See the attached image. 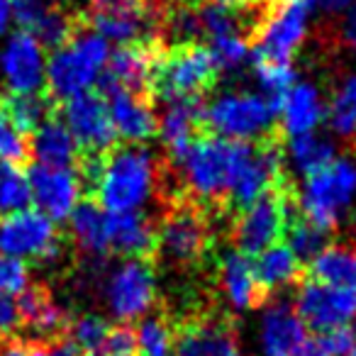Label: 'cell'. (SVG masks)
Returning a JSON list of instances; mask_svg holds the SVG:
<instances>
[{
  "label": "cell",
  "mask_w": 356,
  "mask_h": 356,
  "mask_svg": "<svg viewBox=\"0 0 356 356\" xmlns=\"http://www.w3.org/2000/svg\"><path fill=\"white\" fill-rule=\"evenodd\" d=\"M100 95L108 103V113L118 137L129 144H144L159 132V118L154 113V98L142 93H132L124 88L100 86Z\"/></svg>",
  "instance_id": "18"
},
{
  "label": "cell",
  "mask_w": 356,
  "mask_h": 356,
  "mask_svg": "<svg viewBox=\"0 0 356 356\" xmlns=\"http://www.w3.org/2000/svg\"><path fill=\"white\" fill-rule=\"evenodd\" d=\"M278 118H281L278 129L288 137L315 132L317 124L325 118V100H322L320 90L312 83L293 86L278 108Z\"/></svg>",
  "instance_id": "26"
},
{
  "label": "cell",
  "mask_w": 356,
  "mask_h": 356,
  "mask_svg": "<svg viewBox=\"0 0 356 356\" xmlns=\"http://www.w3.org/2000/svg\"><path fill=\"white\" fill-rule=\"evenodd\" d=\"M346 356H356V346H354V349H351V351H349V354H346Z\"/></svg>",
  "instance_id": "53"
},
{
  "label": "cell",
  "mask_w": 356,
  "mask_h": 356,
  "mask_svg": "<svg viewBox=\"0 0 356 356\" xmlns=\"http://www.w3.org/2000/svg\"><path fill=\"white\" fill-rule=\"evenodd\" d=\"M110 56V44L105 37L90 27H76L71 40L51 51L44 69L47 93L61 103L79 93L90 90V86L100 79Z\"/></svg>",
  "instance_id": "4"
},
{
  "label": "cell",
  "mask_w": 356,
  "mask_h": 356,
  "mask_svg": "<svg viewBox=\"0 0 356 356\" xmlns=\"http://www.w3.org/2000/svg\"><path fill=\"white\" fill-rule=\"evenodd\" d=\"M0 113L6 115L8 122L20 134H32L56 115V100L44 88L32 90V93L8 90L0 95Z\"/></svg>",
  "instance_id": "28"
},
{
  "label": "cell",
  "mask_w": 356,
  "mask_h": 356,
  "mask_svg": "<svg viewBox=\"0 0 356 356\" xmlns=\"http://www.w3.org/2000/svg\"><path fill=\"white\" fill-rule=\"evenodd\" d=\"M298 213V198L291 178L273 186L264 195H259L252 205L234 213L232 222V244L234 252L244 257H257L271 244L281 242L291 218Z\"/></svg>",
  "instance_id": "6"
},
{
  "label": "cell",
  "mask_w": 356,
  "mask_h": 356,
  "mask_svg": "<svg viewBox=\"0 0 356 356\" xmlns=\"http://www.w3.org/2000/svg\"><path fill=\"white\" fill-rule=\"evenodd\" d=\"M264 356H298L307 346V327L291 302H271L261 317Z\"/></svg>",
  "instance_id": "21"
},
{
  "label": "cell",
  "mask_w": 356,
  "mask_h": 356,
  "mask_svg": "<svg viewBox=\"0 0 356 356\" xmlns=\"http://www.w3.org/2000/svg\"><path fill=\"white\" fill-rule=\"evenodd\" d=\"M61 118L81 154H105L118 144V132L108 113V103L100 93L86 90L74 98L61 100Z\"/></svg>",
  "instance_id": "14"
},
{
  "label": "cell",
  "mask_w": 356,
  "mask_h": 356,
  "mask_svg": "<svg viewBox=\"0 0 356 356\" xmlns=\"http://www.w3.org/2000/svg\"><path fill=\"white\" fill-rule=\"evenodd\" d=\"M278 115L264 95L229 90L215 100H203V129L234 142H259L278 134Z\"/></svg>",
  "instance_id": "8"
},
{
  "label": "cell",
  "mask_w": 356,
  "mask_h": 356,
  "mask_svg": "<svg viewBox=\"0 0 356 356\" xmlns=\"http://www.w3.org/2000/svg\"><path fill=\"white\" fill-rule=\"evenodd\" d=\"M203 132V98L198 100H173L159 118V137L173 161L184 156L198 134Z\"/></svg>",
  "instance_id": "24"
},
{
  "label": "cell",
  "mask_w": 356,
  "mask_h": 356,
  "mask_svg": "<svg viewBox=\"0 0 356 356\" xmlns=\"http://www.w3.org/2000/svg\"><path fill=\"white\" fill-rule=\"evenodd\" d=\"M213 210L191 195L181 193L163 203V215L156 225V252L163 266L188 271L208 259L213 244Z\"/></svg>",
  "instance_id": "3"
},
{
  "label": "cell",
  "mask_w": 356,
  "mask_h": 356,
  "mask_svg": "<svg viewBox=\"0 0 356 356\" xmlns=\"http://www.w3.org/2000/svg\"><path fill=\"white\" fill-rule=\"evenodd\" d=\"M210 51L220 71H237L252 54V42L247 35H225L210 40Z\"/></svg>",
  "instance_id": "40"
},
{
  "label": "cell",
  "mask_w": 356,
  "mask_h": 356,
  "mask_svg": "<svg viewBox=\"0 0 356 356\" xmlns=\"http://www.w3.org/2000/svg\"><path fill=\"white\" fill-rule=\"evenodd\" d=\"M166 10L156 0H88L86 27L118 44L156 42Z\"/></svg>",
  "instance_id": "9"
},
{
  "label": "cell",
  "mask_w": 356,
  "mask_h": 356,
  "mask_svg": "<svg viewBox=\"0 0 356 356\" xmlns=\"http://www.w3.org/2000/svg\"><path fill=\"white\" fill-rule=\"evenodd\" d=\"M108 249L127 259H152L156 252V222L144 213H108Z\"/></svg>",
  "instance_id": "22"
},
{
  "label": "cell",
  "mask_w": 356,
  "mask_h": 356,
  "mask_svg": "<svg viewBox=\"0 0 356 356\" xmlns=\"http://www.w3.org/2000/svg\"><path fill=\"white\" fill-rule=\"evenodd\" d=\"M330 129L344 142H356V74H349L332 90L330 103L325 108Z\"/></svg>",
  "instance_id": "31"
},
{
  "label": "cell",
  "mask_w": 356,
  "mask_h": 356,
  "mask_svg": "<svg viewBox=\"0 0 356 356\" xmlns=\"http://www.w3.org/2000/svg\"><path fill=\"white\" fill-rule=\"evenodd\" d=\"M44 354V341L25 339V337H10L0 341V356H42Z\"/></svg>",
  "instance_id": "47"
},
{
  "label": "cell",
  "mask_w": 356,
  "mask_h": 356,
  "mask_svg": "<svg viewBox=\"0 0 356 356\" xmlns=\"http://www.w3.org/2000/svg\"><path fill=\"white\" fill-rule=\"evenodd\" d=\"M76 20L69 15L66 10H61V8L51 6L49 13L44 15V20L37 25V30L32 32V35L37 37V42H40L44 49H59L61 44H66V42L71 40V35L76 32Z\"/></svg>",
  "instance_id": "39"
},
{
  "label": "cell",
  "mask_w": 356,
  "mask_h": 356,
  "mask_svg": "<svg viewBox=\"0 0 356 356\" xmlns=\"http://www.w3.org/2000/svg\"><path fill=\"white\" fill-rule=\"evenodd\" d=\"M307 37V8L300 3H278L257 17L252 30V59L293 61Z\"/></svg>",
  "instance_id": "11"
},
{
  "label": "cell",
  "mask_w": 356,
  "mask_h": 356,
  "mask_svg": "<svg viewBox=\"0 0 356 356\" xmlns=\"http://www.w3.org/2000/svg\"><path fill=\"white\" fill-rule=\"evenodd\" d=\"M178 356H242L237 327L210 310L191 312L176 325Z\"/></svg>",
  "instance_id": "15"
},
{
  "label": "cell",
  "mask_w": 356,
  "mask_h": 356,
  "mask_svg": "<svg viewBox=\"0 0 356 356\" xmlns=\"http://www.w3.org/2000/svg\"><path fill=\"white\" fill-rule=\"evenodd\" d=\"M71 237L81 254L100 259L110 254L108 249V210H103L93 198H86L69 215Z\"/></svg>",
  "instance_id": "27"
},
{
  "label": "cell",
  "mask_w": 356,
  "mask_h": 356,
  "mask_svg": "<svg viewBox=\"0 0 356 356\" xmlns=\"http://www.w3.org/2000/svg\"><path fill=\"white\" fill-rule=\"evenodd\" d=\"M307 278L327 286H354L356 283V247L327 244L310 261Z\"/></svg>",
  "instance_id": "30"
},
{
  "label": "cell",
  "mask_w": 356,
  "mask_h": 356,
  "mask_svg": "<svg viewBox=\"0 0 356 356\" xmlns=\"http://www.w3.org/2000/svg\"><path fill=\"white\" fill-rule=\"evenodd\" d=\"M249 147L252 142H234L218 134L200 132L184 156L176 161L181 163L176 168H181L184 193L203 203L208 210L227 213L229 191L244 156L249 154Z\"/></svg>",
  "instance_id": "2"
},
{
  "label": "cell",
  "mask_w": 356,
  "mask_h": 356,
  "mask_svg": "<svg viewBox=\"0 0 356 356\" xmlns=\"http://www.w3.org/2000/svg\"><path fill=\"white\" fill-rule=\"evenodd\" d=\"M105 302L115 320H142L156 305V278L149 259H127L105 283Z\"/></svg>",
  "instance_id": "12"
},
{
  "label": "cell",
  "mask_w": 356,
  "mask_h": 356,
  "mask_svg": "<svg viewBox=\"0 0 356 356\" xmlns=\"http://www.w3.org/2000/svg\"><path fill=\"white\" fill-rule=\"evenodd\" d=\"M110 327L113 325L98 315H79L76 320H69L66 337L79 346L83 356H98L110 334Z\"/></svg>",
  "instance_id": "38"
},
{
  "label": "cell",
  "mask_w": 356,
  "mask_h": 356,
  "mask_svg": "<svg viewBox=\"0 0 356 356\" xmlns=\"http://www.w3.org/2000/svg\"><path fill=\"white\" fill-rule=\"evenodd\" d=\"M254 61V74H257L259 86L264 88V98L273 105L278 115L283 98H286L288 90L296 86V66L293 61L283 59H252Z\"/></svg>",
  "instance_id": "33"
},
{
  "label": "cell",
  "mask_w": 356,
  "mask_h": 356,
  "mask_svg": "<svg viewBox=\"0 0 356 356\" xmlns=\"http://www.w3.org/2000/svg\"><path fill=\"white\" fill-rule=\"evenodd\" d=\"M0 69L6 83L17 93H32L44 88V47L35 35L17 30L0 51Z\"/></svg>",
  "instance_id": "19"
},
{
  "label": "cell",
  "mask_w": 356,
  "mask_h": 356,
  "mask_svg": "<svg viewBox=\"0 0 356 356\" xmlns=\"http://www.w3.org/2000/svg\"><path fill=\"white\" fill-rule=\"evenodd\" d=\"M22 315V327H30L32 339L40 341H51L59 339L66 334V327H69V317L61 310L59 305L51 298V291L44 283H32L25 291L20 293V300H17Z\"/></svg>",
  "instance_id": "23"
},
{
  "label": "cell",
  "mask_w": 356,
  "mask_h": 356,
  "mask_svg": "<svg viewBox=\"0 0 356 356\" xmlns=\"http://www.w3.org/2000/svg\"><path fill=\"white\" fill-rule=\"evenodd\" d=\"M30 181L20 163L0 159V218L25 210L30 205Z\"/></svg>",
  "instance_id": "36"
},
{
  "label": "cell",
  "mask_w": 356,
  "mask_h": 356,
  "mask_svg": "<svg viewBox=\"0 0 356 356\" xmlns=\"http://www.w3.org/2000/svg\"><path fill=\"white\" fill-rule=\"evenodd\" d=\"M0 254L44 266L59 264L64 257V237L49 215L25 208L0 218Z\"/></svg>",
  "instance_id": "10"
},
{
  "label": "cell",
  "mask_w": 356,
  "mask_h": 356,
  "mask_svg": "<svg viewBox=\"0 0 356 356\" xmlns=\"http://www.w3.org/2000/svg\"><path fill=\"white\" fill-rule=\"evenodd\" d=\"M195 13H198L200 32L208 35L210 40H215V37H225V35H247V32H244L247 30V25L242 22L239 10H234V8L220 6V3L210 0V3H203Z\"/></svg>",
  "instance_id": "37"
},
{
  "label": "cell",
  "mask_w": 356,
  "mask_h": 356,
  "mask_svg": "<svg viewBox=\"0 0 356 356\" xmlns=\"http://www.w3.org/2000/svg\"><path fill=\"white\" fill-rule=\"evenodd\" d=\"M298 356H327V354H325V349L317 344V341H307V346Z\"/></svg>",
  "instance_id": "50"
},
{
  "label": "cell",
  "mask_w": 356,
  "mask_h": 356,
  "mask_svg": "<svg viewBox=\"0 0 356 356\" xmlns=\"http://www.w3.org/2000/svg\"><path fill=\"white\" fill-rule=\"evenodd\" d=\"M351 147H354V149H356V142H354V144H351Z\"/></svg>",
  "instance_id": "54"
},
{
  "label": "cell",
  "mask_w": 356,
  "mask_h": 356,
  "mask_svg": "<svg viewBox=\"0 0 356 356\" xmlns=\"http://www.w3.org/2000/svg\"><path fill=\"white\" fill-rule=\"evenodd\" d=\"M317 344L325 349L327 356H346L356 346V330L351 325H341L320 334Z\"/></svg>",
  "instance_id": "45"
},
{
  "label": "cell",
  "mask_w": 356,
  "mask_h": 356,
  "mask_svg": "<svg viewBox=\"0 0 356 356\" xmlns=\"http://www.w3.org/2000/svg\"><path fill=\"white\" fill-rule=\"evenodd\" d=\"M218 283L225 293V300L237 312L261 307L264 302H268V296H271L259 283L254 264L249 261V257H244L239 252L222 254V259L218 264Z\"/></svg>",
  "instance_id": "20"
},
{
  "label": "cell",
  "mask_w": 356,
  "mask_h": 356,
  "mask_svg": "<svg viewBox=\"0 0 356 356\" xmlns=\"http://www.w3.org/2000/svg\"><path fill=\"white\" fill-rule=\"evenodd\" d=\"M10 0H0V35L8 30V25H10Z\"/></svg>",
  "instance_id": "49"
},
{
  "label": "cell",
  "mask_w": 356,
  "mask_h": 356,
  "mask_svg": "<svg viewBox=\"0 0 356 356\" xmlns=\"http://www.w3.org/2000/svg\"><path fill=\"white\" fill-rule=\"evenodd\" d=\"M173 176L176 168H171V163L159 159L147 147L115 144L103 156L93 200L108 213H134L142 210L154 193L161 195V203L181 195L168 186Z\"/></svg>",
  "instance_id": "1"
},
{
  "label": "cell",
  "mask_w": 356,
  "mask_h": 356,
  "mask_svg": "<svg viewBox=\"0 0 356 356\" xmlns=\"http://www.w3.org/2000/svg\"><path fill=\"white\" fill-rule=\"evenodd\" d=\"M218 64L208 47L176 44L173 49L161 51L152 74L149 93L161 98L163 103L173 100H198L213 88L218 81Z\"/></svg>",
  "instance_id": "7"
},
{
  "label": "cell",
  "mask_w": 356,
  "mask_h": 356,
  "mask_svg": "<svg viewBox=\"0 0 356 356\" xmlns=\"http://www.w3.org/2000/svg\"><path fill=\"white\" fill-rule=\"evenodd\" d=\"M286 237H288L286 244L293 249V254L300 259V264H310L312 259L330 244V232H325V229H320L317 225H312L310 220L302 218L300 210H298L291 218V222H288Z\"/></svg>",
  "instance_id": "34"
},
{
  "label": "cell",
  "mask_w": 356,
  "mask_h": 356,
  "mask_svg": "<svg viewBox=\"0 0 356 356\" xmlns=\"http://www.w3.org/2000/svg\"><path fill=\"white\" fill-rule=\"evenodd\" d=\"M293 307L307 330L322 334V332L351 325L356 320V288L327 286V283L305 278L300 281Z\"/></svg>",
  "instance_id": "13"
},
{
  "label": "cell",
  "mask_w": 356,
  "mask_h": 356,
  "mask_svg": "<svg viewBox=\"0 0 356 356\" xmlns=\"http://www.w3.org/2000/svg\"><path fill=\"white\" fill-rule=\"evenodd\" d=\"M254 271L257 278L268 293L276 288H286L293 283L302 281V264L300 259L293 254V249L283 242L271 244L268 249H264L261 254H257L254 261Z\"/></svg>",
  "instance_id": "29"
},
{
  "label": "cell",
  "mask_w": 356,
  "mask_h": 356,
  "mask_svg": "<svg viewBox=\"0 0 356 356\" xmlns=\"http://www.w3.org/2000/svg\"><path fill=\"white\" fill-rule=\"evenodd\" d=\"M30 286V268L25 261L0 254V296H20Z\"/></svg>",
  "instance_id": "41"
},
{
  "label": "cell",
  "mask_w": 356,
  "mask_h": 356,
  "mask_svg": "<svg viewBox=\"0 0 356 356\" xmlns=\"http://www.w3.org/2000/svg\"><path fill=\"white\" fill-rule=\"evenodd\" d=\"M98 356H139L137 332L124 322L110 327V334Z\"/></svg>",
  "instance_id": "44"
},
{
  "label": "cell",
  "mask_w": 356,
  "mask_h": 356,
  "mask_svg": "<svg viewBox=\"0 0 356 356\" xmlns=\"http://www.w3.org/2000/svg\"><path fill=\"white\" fill-rule=\"evenodd\" d=\"M339 42L346 47V49L356 54V8L346 13L344 20H341V25H339Z\"/></svg>",
  "instance_id": "48"
},
{
  "label": "cell",
  "mask_w": 356,
  "mask_h": 356,
  "mask_svg": "<svg viewBox=\"0 0 356 356\" xmlns=\"http://www.w3.org/2000/svg\"><path fill=\"white\" fill-rule=\"evenodd\" d=\"M351 0H322V6L325 8H330V10H344L346 6H349Z\"/></svg>",
  "instance_id": "51"
},
{
  "label": "cell",
  "mask_w": 356,
  "mask_h": 356,
  "mask_svg": "<svg viewBox=\"0 0 356 356\" xmlns=\"http://www.w3.org/2000/svg\"><path fill=\"white\" fill-rule=\"evenodd\" d=\"M137 344L142 356H171L176 346V325L168 315L144 317L137 330Z\"/></svg>",
  "instance_id": "35"
},
{
  "label": "cell",
  "mask_w": 356,
  "mask_h": 356,
  "mask_svg": "<svg viewBox=\"0 0 356 356\" xmlns=\"http://www.w3.org/2000/svg\"><path fill=\"white\" fill-rule=\"evenodd\" d=\"M51 0H10V17L22 32H35L49 13Z\"/></svg>",
  "instance_id": "43"
},
{
  "label": "cell",
  "mask_w": 356,
  "mask_h": 356,
  "mask_svg": "<svg viewBox=\"0 0 356 356\" xmlns=\"http://www.w3.org/2000/svg\"><path fill=\"white\" fill-rule=\"evenodd\" d=\"M296 198L302 218L325 232H334L356 203V159L334 156L320 171L305 176Z\"/></svg>",
  "instance_id": "5"
},
{
  "label": "cell",
  "mask_w": 356,
  "mask_h": 356,
  "mask_svg": "<svg viewBox=\"0 0 356 356\" xmlns=\"http://www.w3.org/2000/svg\"><path fill=\"white\" fill-rule=\"evenodd\" d=\"M276 3H300V6H312V3H317V0H276Z\"/></svg>",
  "instance_id": "52"
},
{
  "label": "cell",
  "mask_w": 356,
  "mask_h": 356,
  "mask_svg": "<svg viewBox=\"0 0 356 356\" xmlns=\"http://www.w3.org/2000/svg\"><path fill=\"white\" fill-rule=\"evenodd\" d=\"M0 159L13 163H25L30 159V142L0 113Z\"/></svg>",
  "instance_id": "42"
},
{
  "label": "cell",
  "mask_w": 356,
  "mask_h": 356,
  "mask_svg": "<svg viewBox=\"0 0 356 356\" xmlns=\"http://www.w3.org/2000/svg\"><path fill=\"white\" fill-rule=\"evenodd\" d=\"M27 181H30V195L37 203V210L49 215L54 222L69 220L83 193L76 168H54L35 163L27 171Z\"/></svg>",
  "instance_id": "16"
},
{
  "label": "cell",
  "mask_w": 356,
  "mask_h": 356,
  "mask_svg": "<svg viewBox=\"0 0 356 356\" xmlns=\"http://www.w3.org/2000/svg\"><path fill=\"white\" fill-rule=\"evenodd\" d=\"M30 137V159H35V163L54 168H76L81 149L74 134L56 115L47 120L42 127H37Z\"/></svg>",
  "instance_id": "25"
},
{
  "label": "cell",
  "mask_w": 356,
  "mask_h": 356,
  "mask_svg": "<svg viewBox=\"0 0 356 356\" xmlns=\"http://www.w3.org/2000/svg\"><path fill=\"white\" fill-rule=\"evenodd\" d=\"M286 156L291 161L293 171L300 173V176H310V173L320 171L322 166H327L337 156V149L327 137L307 132L291 137V142L286 147Z\"/></svg>",
  "instance_id": "32"
},
{
  "label": "cell",
  "mask_w": 356,
  "mask_h": 356,
  "mask_svg": "<svg viewBox=\"0 0 356 356\" xmlns=\"http://www.w3.org/2000/svg\"><path fill=\"white\" fill-rule=\"evenodd\" d=\"M159 54H161L159 42H129V44H122L118 51H113L108 56V64H105L98 83L124 88L152 98L149 86H152V74Z\"/></svg>",
  "instance_id": "17"
},
{
  "label": "cell",
  "mask_w": 356,
  "mask_h": 356,
  "mask_svg": "<svg viewBox=\"0 0 356 356\" xmlns=\"http://www.w3.org/2000/svg\"><path fill=\"white\" fill-rule=\"evenodd\" d=\"M22 330V315L13 296H0V341L17 337Z\"/></svg>",
  "instance_id": "46"
}]
</instances>
